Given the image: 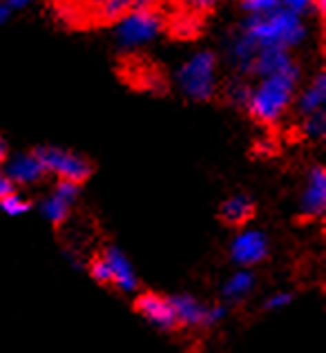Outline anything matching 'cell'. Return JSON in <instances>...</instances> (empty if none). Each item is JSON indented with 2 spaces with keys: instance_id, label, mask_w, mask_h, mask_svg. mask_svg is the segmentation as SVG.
I'll return each mask as SVG.
<instances>
[{
  "instance_id": "obj_17",
  "label": "cell",
  "mask_w": 326,
  "mask_h": 353,
  "mask_svg": "<svg viewBox=\"0 0 326 353\" xmlns=\"http://www.w3.org/2000/svg\"><path fill=\"white\" fill-rule=\"evenodd\" d=\"M30 208H32V201L25 199L23 194H18L16 190L7 192L5 197H0V210L9 217H21L25 212H30Z\"/></svg>"
},
{
  "instance_id": "obj_2",
  "label": "cell",
  "mask_w": 326,
  "mask_h": 353,
  "mask_svg": "<svg viewBox=\"0 0 326 353\" xmlns=\"http://www.w3.org/2000/svg\"><path fill=\"white\" fill-rule=\"evenodd\" d=\"M241 34L255 43L257 50L262 48H279L291 50L300 45L306 36V27L302 16L288 12L282 5L266 14H255L241 25Z\"/></svg>"
},
{
  "instance_id": "obj_9",
  "label": "cell",
  "mask_w": 326,
  "mask_h": 353,
  "mask_svg": "<svg viewBox=\"0 0 326 353\" xmlns=\"http://www.w3.org/2000/svg\"><path fill=\"white\" fill-rule=\"evenodd\" d=\"M255 212H257L255 201L248 194H232V197H228L219 206V219L223 226L241 228L255 217Z\"/></svg>"
},
{
  "instance_id": "obj_14",
  "label": "cell",
  "mask_w": 326,
  "mask_h": 353,
  "mask_svg": "<svg viewBox=\"0 0 326 353\" xmlns=\"http://www.w3.org/2000/svg\"><path fill=\"white\" fill-rule=\"evenodd\" d=\"M253 284H255V275L248 271V268H241L239 273H235L223 286V297L226 302L230 304H239L241 300H246L248 293L253 291Z\"/></svg>"
},
{
  "instance_id": "obj_27",
  "label": "cell",
  "mask_w": 326,
  "mask_h": 353,
  "mask_svg": "<svg viewBox=\"0 0 326 353\" xmlns=\"http://www.w3.org/2000/svg\"><path fill=\"white\" fill-rule=\"evenodd\" d=\"M9 14H12V9H9L5 3H0V25H3L7 18H9Z\"/></svg>"
},
{
  "instance_id": "obj_25",
  "label": "cell",
  "mask_w": 326,
  "mask_h": 353,
  "mask_svg": "<svg viewBox=\"0 0 326 353\" xmlns=\"http://www.w3.org/2000/svg\"><path fill=\"white\" fill-rule=\"evenodd\" d=\"M34 0H5V5L12 9V12H21V9L30 7Z\"/></svg>"
},
{
  "instance_id": "obj_5",
  "label": "cell",
  "mask_w": 326,
  "mask_h": 353,
  "mask_svg": "<svg viewBox=\"0 0 326 353\" xmlns=\"http://www.w3.org/2000/svg\"><path fill=\"white\" fill-rule=\"evenodd\" d=\"M114 25H116V41L123 48H136V45L152 41L165 27V21L159 7H150V9L130 12Z\"/></svg>"
},
{
  "instance_id": "obj_4",
  "label": "cell",
  "mask_w": 326,
  "mask_h": 353,
  "mask_svg": "<svg viewBox=\"0 0 326 353\" xmlns=\"http://www.w3.org/2000/svg\"><path fill=\"white\" fill-rule=\"evenodd\" d=\"M34 154L41 159L48 174H54L56 179H68V181L83 185L94 174V163L90 159H85V157H81V154H74L70 150H63V148L43 145V148H36Z\"/></svg>"
},
{
  "instance_id": "obj_19",
  "label": "cell",
  "mask_w": 326,
  "mask_h": 353,
  "mask_svg": "<svg viewBox=\"0 0 326 353\" xmlns=\"http://www.w3.org/2000/svg\"><path fill=\"white\" fill-rule=\"evenodd\" d=\"M304 134L311 137V139H324L326 134V117H324V110L320 112H313L304 119Z\"/></svg>"
},
{
  "instance_id": "obj_11",
  "label": "cell",
  "mask_w": 326,
  "mask_h": 353,
  "mask_svg": "<svg viewBox=\"0 0 326 353\" xmlns=\"http://www.w3.org/2000/svg\"><path fill=\"white\" fill-rule=\"evenodd\" d=\"M103 253L112 266V286H116V289L123 293H136L139 280L132 271V266L128 262V257L121 253L116 246H108Z\"/></svg>"
},
{
  "instance_id": "obj_26",
  "label": "cell",
  "mask_w": 326,
  "mask_h": 353,
  "mask_svg": "<svg viewBox=\"0 0 326 353\" xmlns=\"http://www.w3.org/2000/svg\"><path fill=\"white\" fill-rule=\"evenodd\" d=\"M7 154H9V148H7V143H5V139L0 137V165H3V163L7 161Z\"/></svg>"
},
{
  "instance_id": "obj_7",
  "label": "cell",
  "mask_w": 326,
  "mask_h": 353,
  "mask_svg": "<svg viewBox=\"0 0 326 353\" xmlns=\"http://www.w3.org/2000/svg\"><path fill=\"white\" fill-rule=\"evenodd\" d=\"M232 262L241 268H250L268 257V237L262 230H244L235 237L230 246Z\"/></svg>"
},
{
  "instance_id": "obj_23",
  "label": "cell",
  "mask_w": 326,
  "mask_h": 353,
  "mask_svg": "<svg viewBox=\"0 0 326 353\" xmlns=\"http://www.w3.org/2000/svg\"><path fill=\"white\" fill-rule=\"evenodd\" d=\"M293 300V295L291 293H277L273 297H268L266 304H264V309L266 311H277V309H284V306H288Z\"/></svg>"
},
{
  "instance_id": "obj_13",
  "label": "cell",
  "mask_w": 326,
  "mask_h": 353,
  "mask_svg": "<svg viewBox=\"0 0 326 353\" xmlns=\"http://www.w3.org/2000/svg\"><path fill=\"white\" fill-rule=\"evenodd\" d=\"M324 101H326V72L320 70L318 77L311 81V85L300 94L297 110H300V114L309 117L313 112H320V110H324Z\"/></svg>"
},
{
  "instance_id": "obj_15",
  "label": "cell",
  "mask_w": 326,
  "mask_h": 353,
  "mask_svg": "<svg viewBox=\"0 0 326 353\" xmlns=\"http://www.w3.org/2000/svg\"><path fill=\"white\" fill-rule=\"evenodd\" d=\"M72 206L74 203L63 199L61 194L52 192V197H48L43 201V215L48 217L56 228H61L65 221L70 219V212H72Z\"/></svg>"
},
{
  "instance_id": "obj_20",
  "label": "cell",
  "mask_w": 326,
  "mask_h": 353,
  "mask_svg": "<svg viewBox=\"0 0 326 353\" xmlns=\"http://www.w3.org/2000/svg\"><path fill=\"white\" fill-rule=\"evenodd\" d=\"M239 5L244 12L255 16V14H266V12H271V9L279 7V0H239Z\"/></svg>"
},
{
  "instance_id": "obj_12",
  "label": "cell",
  "mask_w": 326,
  "mask_h": 353,
  "mask_svg": "<svg viewBox=\"0 0 326 353\" xmlns=\"http://www.w3.org/2000/svg\"><path fill=\"white\" fill-rule=\"evenodd\" d=\"M174 313H176V322H179V329H190V327H203V318H206V309L199 300H194L190 295H174L170 297Z\"/></svg>"
},
{
  "instance_id": "obj_6",
  "label": "cell",
  "mask_w": 326,
  "mask_h": 353,
  "mask_svg": "<svg viewBox=\"0 0 326 353\" xmlns=\"http://www.w3.org/2000/svg\"><path fill=\"white\" fill-rule=\"evenodd\" d=\"M134 311L141 315L143 320L154 324L161 331H176L179 322H176V313L170 297H165L161 293L143 291L134 297Z\"/></svg>"
},
{
  "instance_id": "obj_10",
  "label": "cell",
  "mask_w": 326,
  "mask_h": 353,
  "mask_svg": "<svg viewBox=\"0 0 326 353\" xmlns=\"http://www.w3.org/2000/svg\"><path fill=\"white\" fill-rule=\"evenodd\" d=\"M7 176L16 185H32V183L43 181L45 176H48V170H45V165L41 163L39 157H36L34 152H30V154L16 157V159L9 163Z\"/></svg>"
},
{
  "instance_id": "obj_16",
  "label": "cell",
  "mask_w": 326,
  "mask_h": 353,
  "mask_svg": "<svg viewBox=\"0 0 326 353\" xmlns=\"http://www.w3.org/2000/svg\"><path fill=\"white\" fill-rule=\"evenodd\" d=\"M183 18H190L194 23H201L208 14H212L221 5V0H174Z\"/></svg>"
},
{
  "instance_id": "obj_21",
  "label": "cell",
  "mask_w": 326,
  "mask_h": 353,
  "mask_svg": "<svg viewBox=\"0 0 326 353\" xmlns=\"http://www.w3.org/2000/svg\"><path fill=\"white\" fill-rule=\"evenodd\" d=\"M279 5H282L284 9H288V12H293L297 16H306L313 12V0H279Z\"/></svg>"
},
{
  "instance_id": "obj_3",
  "label": "cell",
  "mask_w": 326,
  "mask_h": 353,
  "mask_svg": "<svg viewBox=\"0 0 326 353\" xmlns=\"http://www.w3.org/2000/svg\"><path fill=\"white\" fill-rule=\"evenodd\" d=\"M176 83L190 101H212L217 92V57L212 52H199L176 74Z\"/></svg>"
},
{
  "instance_id": "obj_22",
  "label": "cell",
  "mask_w": 326,
  "mask_h": 353,
  "mask_svg": "<svg viewBox=\"0 0 326 353\" xmlns=\"http://www.w3.org/2000/svg\"><path fill=\"white\" fill-rule=\"evenodd\" d=\"M228 309L223 304H215L210 306V309H206V318H203V327H212V324H217L219 320L226 318Z\"/></svg>"
},
{
  "instance_id": "obj_24",
  "label": "cell",
  "mask_w": 326,
  "mask_h": 353,
  "mask_svg": "<svg viewBox=\"0 0 326 353\" xmlns=\"http://www.w3.org/2000/svg\"><path fill=\"white\" fill-rule=\"evenodd\" d=\"M12 190H16V183L9 179L7 174H3L0 172V197H5L7 192H12Z\"/></svg>"
},
{
  "instance_id": "obj_1",
  "label": "cell",
  "mask_w": 326,
  "mask_h": 353,
  "mask_svg": "<svg viewBox=\"0 0 326 353\" xmlns=\"http://www.w3.org/2000/svg\"><path fill=\"white\" fill-rule=\"evenodd\" d=\"M300 68L291 61L282 70H277L262 81L255 88H250V97L246 103V112L253 117L259 125L273 128L284 119L288 108L293 105L297 88H300Z\"/></svg>"
},
{
  "instance_id": "obj_18",
  "label": "cell",
  "mask_w": 326,
  "mask_h": 353,
  "mask_svg": "<svg viewBox=\"0 0 326 353\" xmlns=\"http://www.w3.org/2000/svg\"><path fill=\"white\" fill-rule=\"evenodd\" d=\"M90 277L101 286H112V266L108 262L105 253L96 255L90 262Z\"/></svg>"
},
{
  "instance_id": "obj_8",
  "label": "cell",
  "mask_w": 326,
  "mask_h": 353,
  "mask_svg": "<svg viewBox=\"0 0 326 353\" xmlns=\"http://www.w3.org/2000/svg\"><path fill=\"white\" fill-rule=\"evenodd\" d=\"M326 210V170L322 165H313L309 181H306V190L302 194V210L300 221L306 219H320Z\"/></svg>"
}]
</instances>
